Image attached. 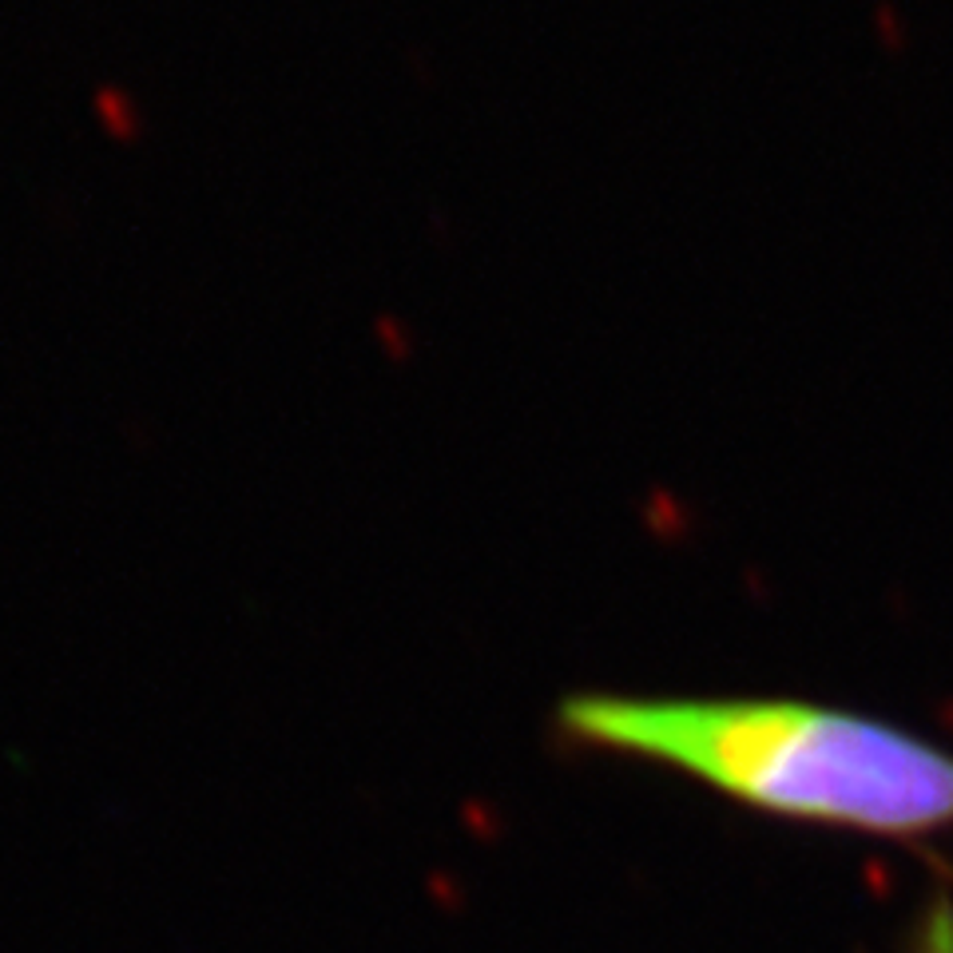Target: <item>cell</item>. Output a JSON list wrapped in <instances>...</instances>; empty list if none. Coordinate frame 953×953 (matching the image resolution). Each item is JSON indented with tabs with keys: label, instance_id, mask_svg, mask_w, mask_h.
I'll return each mask as SVG.
<instances>
[{
	"label": "cell",
	"instance_id": "cell-2",
	"mask_svg": "<svg viewBox=\"0 0 953 953\" xmlns=\"http://www.w3.org/2000/svg\"><path fill=\"white\" fill-rule=\"evenodd\" d=\"M96 119H100V128H104L107 140L116 143H140L143 136V112L136 104V96L116 88V84H100L96 88Z\"/></svg>",
	"mask_w": 953,
	"mask_h": 953
},
{
	"label": "cell",
	"instance_id": "cell-1",
	"mask_svg": "<svg viewBox=\"0 0 953 953\" xmlns=\"http://www.w3.org/2000/svg\"><path fill=\"white\" fill-rule=\"evenodd\" d=\"M560 732L596 751L684 771L735 802L862 835L953 826V755L890 723L802 699H684L581 691Z\"/></svg>",
	"mask_w": 953,
	"mask_h": 953
},
{
	"label": "cell",
	"instance_id": "cell-3",
	"mask_svg": "<svg viewBox=\"0 0 953 953\" xmlns=\"http://www.w3.org/2000/svg\"><path fill=\"white\" fill-rule=\"evenodd\" d=\"M914 953H953V906L950 898H933L918 922Z\"/></svg>",
	"mask_w": 953,
	"mask_h": 953
}]
</instances>
